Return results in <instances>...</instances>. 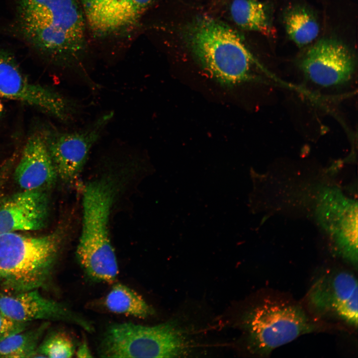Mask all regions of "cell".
Instances as JSON below:
<instances>
[{"mask_svg":"<svg viewBox=\"0 0 358 358\" xmlns=\"http://www.w3.org/2000/svg\"><path fill=\"white\" fill-rule=\"evenodd\" d=\"M12 27L40 55L74 65L88 50V27L80 0H12Z\"/></svg>","mask_w":358,"mask_h":358,"instance_id":"cell-1","label":"cell"},{"mask_svg":"<svg viewBox=\"0 0 358 358\" xmlns=\"http://www.w3.org/2000/svg\"><path fill=\"white\" fill-rule=\"evenodd\" d=\"M109 178L88 183L84 189L83 223L76 257L85 273L92 281L112 283L118 266L109 234V219L116 193Z\"/></svg>","mask_w":358,"mask_h":358,"instance_id":"cell-2","label":"cell"},{"mask_svg":"<svg viewBox=\"0 0 358 358\" xmlns=\"http://www.w3.org/2000/svg\"><path fill=\"white\" fill-rule=\"evenodd\" d=\"M60 230L33 237L0 234V286L6 292L38 289L51 278L62 246Z\"/></svg>","mask_w":358,"mask_h":358,"instance_id":"cell-3","label":"cell"},{"mask_svg":"<svg viewBox=\"0 0 358 358\" xmlns=\"http://www.w3.org/2000/svg\"><path fill=\"white\" fill-rule=\"evenodd\" d=\"M186 37L200 65L220 84L232 86L250 78L253 56L227 24L201 16L188 26Z\"/></svg>","mask_w":358,"mask_h":358,"instance_id":"cell-4","label":"cell"},{"mask_svg":"<svg viewBox=\"0 0 358 358\" xmlns=\"http://www.w3.org/2000/svg\"><path fill=\"white\" fill-rule=\"evenodd\" d=\"M188 344L171 323L145 326L115 323L104 332L98 354L102 358H174L186 354Z\"/></svg>","mask_w":358,"mask_h":358,"instance_id":"cell-5","label":"cell"},{"mask_svg":"<svg viewBox=\"0 0 358 358\" xmlns=\"http://www.w3.org/2000/svg\"><path fill=\"white\" fill-rule=\"evenodd\" d=\"M243 324L250 351L261 356L315 329L300 307L273 300H266L249 310Z\"/></svg>","mask_w":358,"mask_h":358,"instance_id":"cell-6","label":"cell"},{"mask_svg":"<svg viewBox=\"0 0 358 358\" xmlns=\"http://www.w3.org/2000/svg\"><path fill=\"white\" fill-rule=\"evenodd\" d=\"M0 95L29 105L64 121L72 120L79 111L76 102L32 82L12 54L0 48Z\"/></svg>","mask_w":358,"mask_h":358,"instance_id":"cell-7","label":"cell"},{"mask_svg":"<svg viewBox=\"0 0 358 358\" xmlns=\"http://www.w3.org/2000/svg\"><path fill=\"white\" fill-rule=\"evenodd\" d=\"M113 116L106 112L87 127L74 131L44 134L47 148L57 176L71 184L78 179L90 151Z\"/></svg>","mask_w":358,"mask_h":358,"instance_id":"cell-8","label":"cell"},{"mask_svg":"<svg viewBox=\"0 0 358 358\" xmlns=\"http://www.w3.org/2000/svg\"><path fill=\"white\" fill-rule=\"evenodd\" d=\"M156 0H80L88 32L115 38L136 29Z\"/></svg>","mask_w":358,"mask_h":358,"instance_id":"cell-9","label":"cell"},{"mask_svg":"<svg viewBox=\"0 0 358 358\" xmlns=\"http://www.w3.org/2000/svg\"><path fill=\"white\" fill-rule=\"evenodd\" d=\"M358 285L352 273L333 271L320 277L308 294L312 308L319 314H334L354 327L358 326Z\"/></svg>","mask_w":358,"mask_h":358,"instance_id":"cell-10","label":"cell"},{"mask_svg":"<svg viewBox=\"0 0 358 358\" xmlns=\"http://www.w3.org/2000/svg\"><path fill=\"white\" fill-rule=\"evenodd\" d=\"M38 290L20 292L0 291V311L9 318L19 322L61 321L78 325L88 332L94 331L90 321L63 304L44 297Z\"/></svg>","mask_w":358,"mask_h":358,"instance_id":"cell-11","label":"cell"},{"mask_svg":"<svg viewBox=\"0 0 358 358\" xmlns=\"http://www.w3.org/2000/svg\"><path fill=\"white\" fill-rule=\"evenodd\" d=\"M355 59L342 43L332 39H322L307 52L301 66L305 76L323 87L345 83L353 76Z\"/></svg>","mask_w":358,"mask_h":358,"instance_id":"cell-12","label":"cell"},{"mask_svg":"<svg viewBox=\"0 0 358 358\" xmlns=\"http://www.w3.org/2000/svg\"><path fill=\"white\" fill-rule=\"evenodd\" d=\"M49 202L42 190H24L0 204V234L16 231H36L46 225Z\"/></svg>","mask_w":358,"mask_h":358,"instance_id":"cell-13","label":"cell"},{"mask_svg":"<svg viewBox=\"0 0 358 358\" xmlns=\"http://www.w3.org/2000/svg\"><path fill=\"white\" fill-rule=\"evenodd\" d=\"M57 177L44 134H32L15 170L16 182L24 190H42L51 186Z\"/></svg>","mask_w":358,"mask_h":358,"instance_id":"cell-14","label":"cell"},{"mask_svg":"<svg viewBox=\"0 0 358 358\" xmlns=\"http://www.w3.org/2000/svg\"><path fill=\"white\" fill-rule=\"evenodd\" d=\"M232 17L241 28L274 37L273 26L265 5L257 0H233L230 7Z\"/></svg>","mask_w":358,"mask_h":358,"instance_id":"cell-15","label":"cell"},{"mask_svg":"<svg viewBox=\"0 0 358 358\" xmlns=\"http://www.w3.org/2000/svg\"><path fill=\"white\" fill-rule=\"evenodd\" d=\"M104 303L111 312L138 318H146L155 313L153 307L140 295L121 283L112 286Z\"/></svg>","mask_w":358,"mask_h":358,"instance_id":"cell-16","label":"cell"},{"mask_svg":"<svg viewBox=\"0 0 358 358\" xmlns=\"http://www.w3.org/2000/svg\"><path fill=\"white\" fill-rule=\"evenodd\" d=\"M49 323H42L39 327L24 330L14 334L0 343V358H37L40 339Z\"/></svg>","mask_w":358,"mask_h":358,"instance_id":"cell-17","label":"cell"},{"mask_svg":"<svg viewBox=\"0 0 358 358\" xmlns=\"http://www.w3.org/2000/svg\"><path fill=\"white\" fill-rule=\"evenodd\" d=\"M286 32L295 44L303 46L311 43L318 36L319 26L313 16L302 8H295L284 17Z\"/></svg>","mask_w":358,"mask_h":358,"instance_id":"cell-18","label":"cell"},{"mask_svg":"<svg viewBox=\"0 0 358 358\" xmlns=\"http://www.w3.org/2000/svg\"><path fill=\"white\" fill-rule=\"evenodd\" d=\"M39 357L70 358L76 352L75 344L67 334L56 332L49 335L38 346Z\"/></svg>","mask_w":358,"mask_h":358,"instance_id":"cell-19","label":"cell"},{"mask_svg":"<svg viewBox=\"0 0 358 358\" xmlns=\"http://www.w3.org/2000/svg\"><path fill=\"white\" fill-rule=\"evenodd\" d=\"M29 322L9 318L0 311V343L10 336L26 329Z\"/></svg>","mask_w":358,"mask_h":358,"instance_id":"cell-20","label":"cell"},{"mask_svg":"<svg viewBox=\"0 0 358 358\" xmlns=\"http://www.w3.org/2000/svg\"><path fill=\"white\" fill-rule=\"evenodd\" d=\"M75 354L78 358H91L93 357L92 353L85 339H83L82 342L77 350Z\"/></svg>","mask_w":358,"mask_h":358,"instance_id":"cell-21","label":"cell"},{"mask_svg":"<svg viewBox=\"0 0 358 358\" xmlns=\"http://www.w3.org/2000/svg\"><path fill=\"white\" fill-rule=\"evenodd\" d=\"M3 106L2 103L0 101V118L1 116V115L3 113Z\"/></svg>","mask_w":358,"mask_h":358,"instance_id":"cell-22","label":"cell"}]
</instances>
